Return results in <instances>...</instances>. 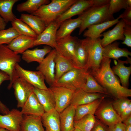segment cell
Returning <instances> with one entry per match:
<instances>
[{
  "label": "cell",
  "mask_w": 131,
  "mask_h": 131,
  "mask_svg": "<svg viewBox=\"0 0 131 131\" xmlns=\"http://www.w3.org/2000/svg\"><path fill=\"white\" fill-rule=\"evenodd\" d=\"M123 122L125 125H131V115Z\"/></svg>",
  "instance_id": "49"
},
{
  "label": "cell",
  "mask_w": 131,
  "mask_h": 131,
  "mask_svg": "<svg viewBox=\"0 0 131 131\" xmlns=\"http://www.w3.org/2000/svg\"><path fill=\"white\" fill-rule=\"evenodd\" d=\"M41 117L23 115L20 124V131H45Z\"/></svg>",
  "instance_id": "28"
},
{
  "label": "cell",
  "mask_w": 131,
  "mask_h": 131,
  "mask_svg": "<svg viewBox=\"0 0 131 131\" xmlns=\"http://www.w3.org/2000/svg\"><path fill=\"white\" fill-rule=\"evenodd\" d=\"M128 4L130 7H131V0H127Z\"/></svg>",
  "instance_id": "52"
},
{
  "label": "cell",
  "mask_w": 131,
  "mask_h": 131,
  "mask_svg": "<svg viewBox=\"0 0 131 131\" xmlns=\"http://www.w3.org/2000/svg\"><path fill=\"white\" fill-rule=\"evenodd\" d=\"M120 19L118 17L114 20L108 21L98 24L89 26L87 30L84 31V37L96 39L103 36L101 33L106 29L118 23Z\"/></svg>",
  "instance_id": "22"
},
{
  "label": "cell",
  "mask_w": 131,
  "mask_h": 131,
  "mask_svg": "<svg viewBox=\"0 0 131 131\" xmlns=\"http://www.w3.org/2000/svg\"><path fill=\"white\" fill-rule=\"evenodd\" d=\"M119 17L122 18L125 24L131 25V7L125 9Z\"/></svg>",
  "instance_id": "43"
},
{
  "label": "cell",
  "mask_w": 131,
  "mask_h": 131,
  "mask_svg": "<svg viewBox=\"0 0 131 131\" xmlns=\"http://www.w3.org/2000/svg\"><path fill=\"white\" fill-rule=\"evenodd\" d=\"M109 4L100 7L92 6L79 15L81 23L79 28V35L90 26L114 20L113 15L109 12Z\"/></svg>",
  "instance_id": "2"
},
{
  "label": "cell",
  "mask_w": 131,
  "mask_h": 131,
  "mask_svg": "<svg viewBox=\"0 0 131 131\" xmlns=\"http://www.w3.org/2000/svg\"><path fill=\"white\" fill-rule=\"evenodd\" d=\"M36 38L20 35L7 45V46L9 49L17 54H22L29 48L34 47V42Z\"/></svg>",
  "instance_id": "18"
},
{
  "label": "cell",
  "mask_w": 131,
  "mask_h": 131,
  "mask_svg": "<svg viewBox=\"0 0 131 131\" xmlns=\"http://www.w3.org/2000/svg\"><path fill=\"white\" fill-rule=\"evenodd\" d=\"M0 131H10L4 128L0 127Z\"/></svg>",
  "instance_id": "51"
},
{
  "label": "cell",
  "mask_w": 131,
  "mask_h": 131,
  "mask_svg": "<svg viewBox=\"0 0 131 131\" xmlns=\"http://www.w3.org/2000/svg\"><path fill=\"white\" fill-rule=\"evenodd\" d=\"M60 25L54 21L46 26L36 38L34 47L43 44L55 49L56 45L57 32Z\"/></svg>",
  "instance_id": "12"
},
{
  "label": "cell",
  "mask_w": 131,
  "mask_h": 131,
  "mask_svg": "<svg viewBox=\"0 0 131 131\" xmlns=\"http://www.w3.org/2000/svg\"><path fill=\"white\" fill-rule=\"evenodd\" d=\"M73 131H81L78 129L75 128L74 129Z\"/></svg>",
  "instance_id": "53"
},
{
  "label": "cell",
  "mask_w": 131,
  "mask_h": 131,
  "mask_svg": "<svg viewBox=\"0 0 131 131\" xmlns=\"http://www.w3.org/2000/svg\"><path fill=\"white\" fill-rule=\"evenodd\" d=\"M109 4V10L110 13L113 15L122 9H125L130 7L127 0H110Z\"/></svg>",
  "instance_id": "39"
},
{
  "label": "cell",
  "mask_w": 131,
  "mask_h": 131,
  "mask_svg": "<svg viewBox=\"0 0 131 131\" xmlns=\"http://www.w3.org/2000/svg\"><path fill=\"white\" fill-rule=\"evenodd\" d=\"M119 44V42L116 41L103 47V57L117 60L121 57H125L131 62V58L129 57L131 56V52L127 49L120 48Z\"/></svg>",
  "instance_id": "19"
},
{
  "label": "cell",
  "mask_w": 131,
  "mask_h": 131,
  "mask_svg": "<svg viewBox=\"0 0 131 131\" xmlns=\"http://www.w3.org/2000/svg\"><path fill=\"white\" fill-rule=\"evenodd\" d=\"M125 23L121 19L112 30L103 33V38L101 39V45L103 48L117 40L124 41L123 28Z\"/></svg>",
  "instance_id": "17"
},
{
  "label": "cell",
  "mask_w": 131,
  "mask_h": 131,
  "mask_svg": "<svg viewBox=\"0 0 131 131\" xmlns=\"http://www.w3.org/2000/svg\"><path fill=\"white\" fill-rule=\"evenodd\" d=\"M54 60L55 63V82L64 74L75 67H76L70 60L57 52Z\"/></svg>",
  "instance_id": "29"
},
{
  "label": "cell",
  "mask_w": 131,
  "mask_h": 131,
  "mask_svg": "<svg viewBox=\"0 0 131 131\" xmlns=\"http://www.w3.org/2000/svg\"><path fill=\"white\" fill-rule=\"evenodd\" d=\"M131 103V100L124 98L117 99L113 103V107L120 116L122 113Z\"/></svg>",
  "instance_id": "40"
},
{
  "label": "cell",
  "mask_w": 131,
  "mask_h": 131,
  "mask_svg": "<svg viewBox=\"0 0 131 131\" xmlns=\"http://www.w3.org/2000/svg\"><path fill=\"white\" fill-rule=\"evenodd\" d=\"M103 94L98 93H89L82 89H78L74 92L70 105L76 107L79 106L90 103L105 96Z\"/></svg>",
  "instance_id": "20"
},
{
  "label": "cell",
  "mask_w": 131,
  "mask_h": 131,
  "mask_svg": "<svg viewBox=\"0 0 131 131\" xmlns=\"http://www.w3.org/2000/svg\"><path fill=\"white\" fill-rule=\"evenodd\" d=\"M21 60L20 56L9 49L7 45H0V70L7 74L10 77L8 89L11 88L13 81L19 77L15 67Z\"/></svg>",
  "instance_id": "4"
},
{
  "label": "cell",
  "mask_w": 131,
  "mask_h": 131,
  "mask_svg": "<svg viewBox=\"0 0 131 131\" xmlns=\"http://www.w3.org/2000/svg\"><path fill=\"white\" fill-rule=\"evenodd\" d=\"M93 4L92 0H77L66 10L58 16L54 21L60 24L63 21L81 14Z\"/></svg>",
  "instance_id": "15"
},
{
  "label": "cell",
  "mask_w": 131,
  "mask_h": 131,
  "mask_svg": "<svg viewBox=\"0 0 131 131\" xmlns=\"http://www.w3.org/2000/svg\"><path fill=\"white\" fill-rule=\"evenodd\" d=\"M7 23L0 16V30L5 29Z\"/></svg>",
  "instance_id": "48"
},
{
  "label": "cell",
  "mask_w": 131,
  "mask_h": 131,
  "mask_svg": "<svg viewBox=\"0 0 131 131\" xmlns=\"http://www.w3.org/2000/svg\"><path fill=\"white\" fill-rule=\"evenodd\" d=\"M105 97L104 96L90 103L76 107L75 108L74 121L79 120L88 114L94 115Z\"/></svg>",
  "instance_id": "30"
},
{
  "label": "cell",
  "mask_w": 131,
  "mask_h": 131,
  "mask_svg": "<svg viewBox=\"0 0 131 131\" xmlns=\"http://www.w3.org/2000/svg\"><path fill=\"white\" fill-rule=\"evenodd\" d=\"M12 87L17 101V107L22 108L29 96L33 92L34 87L19 77L13 81Z\"/></svg>",
  "instance_id": "10"
},
{
  "label": "cell",
  "mask_w": 131,
  "mask_h": 131,
  "mask_svg": "<svg viewBox=\"0 0 131 131\" xmlns=\"http://www.w3.org/2000/svg\"><path fill=\"white\" fill-rule=\"evenodd\" d=\"M20 19L28 25L38 35L41 33L46 27L38 17L32 14H22Z\"/></svg>",
  "instance_id": "31"
},
{
  "label": "cell",
  "mask_w": 131,
  "mask_h": 131,
  "mask_svg": "<svg viewBox=\"0 0 131 131\" xmlns=\"http://www.w3.org/2000/svg\"><path fill=\"white\" fill-rule=\"evenodd\" d=\"M23 115L41 116L45 113L43 108L33 92L29 96L20 111Z\"/></svg>",
  "instance_id": "16"
},
{
  "label": "cell",
  "mask_w": 131,
  "mask_h": 131,
  "mask_svg": "<svg viewBox=\"0 0 131 131\" xmlns=\"http://www.w3.org/2000/svg\"><path fill=\"white\" fill-rule=\"evenodd\" d=\"M86 83L82 89L85 91L91 93H99L110 94L107 90L100 85L89 73V71L86 76Z\"/></svg>",
  "instance_id": "34"
},
{
  "label": "cell",
  "mask_w": 131,
  "mask_h": 131,
  "mask_svg": "<svg viewBox=\"0 0 131 131\" xmlns=\"http://www.w3.org/2000/svg\"><path fill=\"white\" fill-rule=\"evenodd\" d=\"M76 54L79 67L85 68L87 64L88 54L83 39H79L76 47Z\"/></svg>",
  "instance_id": "35"
},
{
  "label": "cell",
  "mask_w": 131,
  "mask_h": 131,
  "mask_svg": "<svg viewBox=\"0 0 131 131\" xmlns=\"http://www.w3.org/2000/svg\"><path fill=\"white\" fill-rule=\"evenodd\" d=\"M19 0H0V16L7 23L11 22L16 18L13 13L14 5Z\"/></svg>",
  "instance_id": "32"
},
{
  "label": "cell",
  "mask_w": 131,
  "mask_h": 131,
  "mask_svg": "<svg viewBox=\"0 0 131 131\" xmlns=\"http://www.w3.org/2000/svg\"><path fill=\"white\" fill-rule=\"evenodd\" d=\"M79 39L71 35L56 41L55 48L57 52L71 61L76 67H79L76 54V47Z\"/></svg>",
  "instance_id": "7"
},
{
  "label": "cell",
  "mask_w": 131,
  "mask_h": 131,
  "mask_svg": "<svg viewBox=\"0 0 131 131\" xmlns=\"http://www.w3.org/2000/svg\"><path fill=\"white\" fill-rule=\"evenodd\" d=\"M123 34L125 39L122 44L126 45L127 46L131 47V25L125 24L123 28Z\"/></svg>",
  "instance_id": "42"
},
{
  "label": "cell",
  "mask_w": 131,
  "mask_h": 131,
  "mask_svg": "<svg viewBox=\"0 0 131 131\" xmlns=\"http://www.w3.org/2000/svg\"><path fill=\"white\" fill-rule=\"evenodd\" d=\"M51 50L50 47L47 46L41 49L36 48L31 50L28 49L22 54L21 58L28 63L36 62L40 64L44 60L45 56Z\"/></svg>",
  "instance_id": "25"
},
{
  "label": "cell",
  "mask_w": 131,
  "mask_h": 131,
  "mask_svg": "<svg viewBox=\"0 0 131 131\" xmlns=\"http://www.w3.org/2000/svg\"><path fill=\"white\" fill-rule=\"evenodd\" d=\"M125 125L122 122L118 123L109 127L107 131H125Z\"/></svg>",
  "instance_id": "44"
},
{
  "label": "cell",
  "mask_w": 131,
  "mask_h": 131,
  "mask_svg": "<svg viewBox=\"0 0 131 131\" xmlns=\"http://www.w3.org/2000/svg\"><path fill=\"white\" fill-rule=\"evenodd\" d=\"M77 0H52L49 4L41 6L32 15L38 17L46 27L55 21Z\"/></svg>",
  "instance_id": "3"
},
{
  "label": "cell",
  "mask_w": 131,
  "mask_h": 131,
  "mask_svg": "<svg viewBox=\"0 0 131 131\" xmlns=\"http://www.w3.org/2000/svg\"><path fill=\"white\" fill-rule=\"evenodd\" d=\"M118 63L112 69L115 74L118 75L120 78L122 85L128 88L129 84V78L131 73V66L127 67L124 65L125 64H130L131 62L127 60L122 61L118 59Z\"/></svg>",
  "instance_id": "26"
},
{
  "label": "cell",
  "mask_w": 131,
  "mask_h": 131,
  "mask_svg": "<svg viewBox=\"0 0 131 131\" xmlns=\"http://www.w3.org/2000/svg\"><path fill=\"white\" fill-rule=\"evenodd\" d=\"M96 121L94 115L88 114L79 120L74 121V126L81 131H91Z\"/></svg>",
  "instance_id": "36"
},
{
  "label": "cell",
  "mask_w": 131,
  "mask_h": 131,
  "mask_svg": "<svg viewBox=\"0 0 131 131\" xmlns=\"http://www.w3.org/2000/svg\"><path fill=\"white\" fill-rule=\"evenodd\" d=\"M110 0H92V6L100 7L105 5L109 3Z\"/></svg>",
  "instance_id": "47"
},
{
  "label": "cell",
  "mask_w": 131,
  "mask_h": 131,
  "mask_svg": "<svg viewBox=\"0 0 131 131\" xmlns=\"http://www.w3.org/2000/svg\"><path fill=\"white\" fill-rule=\"evenodd\" d=\"M111 62L110 59L103 57L99 66L89 70V72L98 83L116 99L131 97V89L120 84L111 68Z\"/></svg>",
  "instance_id": "1"
},
{
  "label": "cell",
  "mask_w": 131,
  "mask_h": 131,
  "mask_svg": "<svg viewBox=\"0 0 131 131\" xmlns=\"http://www.w3.org/2000/svg\"><path fill=\"white\" fill-rule=\"evenodd\" d=\"M94 114L101 122L108 127L122 122L120 116L110 104H106L99 106Z\"/></svg>",
  "instance_id": "13"
},
{
  "label": "cell",
  "mask_w": 131,
  "mask_h": 131,
  "mask_svg": "<svg viewBox=\"0 0 131 131\" xmlns=\"http://www.w3.org/2000/svg\"><path fill=\"white\" fill-rule=\"evenodd\" d=\"M23 115L20 111L14 108L8 114H0V127L10 131H20V124Z\"/></svg>",
  "instance_id": "14"
},
{
  "label": "cell",
  "mask_w": 131,
  "mask_h": 131,
  "mask_svg": "<svg viewBox=\"0 0 131 131\" xmlns=\"http://www.w3.org/2000/svg\"><path fill=\"white\" fill-rule=\"evenodd\" d=\"M41 118L45 131H61L59 113L55 109L45 112Z\"/></svg>",
  "instance_id": "21"
},
{
  "label": "cell",
  "mask_w": 131,
  "mask_h": 131,
  "mask_svg": "<svg viewBox=\"0 0 131 131\" xmlns=\"http://www.w3.org/2000/svg\"><path fill=\"white\" fill-rule=\"evenodd\" d=\"M56 52L55 49L51 50L36 68L42 74L45 80L50 87L53 85L55 82L54 59Z\"/></svg>",
  "instance_id": "8"
},
{
  "label": "cell",
  "mask_w": 131,
  "mask_h": 131,
  "mask_svg": "<svg viewBox=\"0 0 131 131\" xmlns=\"http://www.w3.org/2000/svg\"><path fill=\"white\" fill-rule=\"evenodd\" d=\"M11 22L13 27L20 35L36 38L38 35L26 24L20 18H16Z\"/></svg>",
  "instance_id": "37"
},
{
  "label": "cell",
  "mask_w": 131,
  "mask_h": 131,
  "mask_svg": "<svg viewBox=\"0 0 131 131\" xmlns=\"http://www.w3.org/2000/svg\"><path fill=\"white\" fill-rule=\"evenodd\" d=\"M83 39L88 54V61L85 68L89 70L98 67L103 58V48L101 44V39L86 37Z\"/></svg>",
  "instance_id": "6"
},
{
  "label": "cell",
  "mask_w": 131,
  "mask_h": 131,
  "mask_svg": "<svg viewBox=\"0 0 131 131\" xmlns=\"http://www.w3.org/2000/svg\"><path fill=\"white\" fill-rule=\"evenodd\" d=\"M76 107L70 105L59 113L61 131H73Z\"/></svg>",
  "instance_id": "24"
},
{
  "label": "cell",
  "mask_w": 131,
  "mask_h": 131,
  "mask_svg": "<svg viewBox=\"0 0 131 131\" xmlns=\"http://www.w3.org/2000/svg\"><path fill=\"white\" fill-rule=\"evenodd\" d=\"M33 92L42 105L45 112L55 109V103L54 96L51 90L41 89L34 87Z\"/></svg>",
  "instance_id": "23"
},
{
  "label": "cell",
  "mask_w": 131,
  "mask_h": 131,
  "mask_svg": "<svg viewBox=\"0 0 131 131\" xmlns=\"http://www.w3.org/2000/svg\"><path fill=\"white\" fill-rule=\"evenodd\" d=\"M15 68L19 77L25 80L35 87L42 90L48 89L45 83L44 77L40 71L26 70L18 64L16 65Z\"/></svg>",
  "instance_id": "11"
},
{
  "label": "cell",
  "mask_w": 131,
  "mask_h": 131,
  "mask_svg": "<svg viewBox=\"0 0 131 131\" xmlns=\"http://www.w3.org/2000/svg\"><path fill=\"white\" fill-rule=\"evenodd\" d=\"M88 72L85 68L75 67L63 74L52 86L64 87L75 91L82 89L86 83Z\"/></svg>",
  "instance_id": "5"
},
{
  "label": "cell",
  "mask_w": 131,
  "mask_h": 131,
  "mask_svg": "<svg viewBox=\"0 0 131 131\" xmlns=\"http://www.w3.org/2000/svg\"><path fill=\"white\" fill-rule=\"evenodd\" d=\"M10 80V77L7 74L0 70V86L4 81ZM10 111L9 109L0 100V112L4 115L8 114Z\"/></svg>",
  "instance_id": "41"
},
{
  "label": "cell",
  "mask_w": 131,
  "mask_h": 131,
  "mask_svg": "<svg viewBox=\"0 0 131 131\" xmlns=\"http://www.w3.org/2000/svg\"><path fill=\"white\" fill-rule=\"evenodd\" d=\"M81 23V20L79 16L75 19L70 18L62 22L57 32L56 41L71 35L75 29L79 27Z\"/></svg>",
  "instance_id": "27"
},
{
  "label": "cell",
  "mask_w": 131,
  "mask_h": 131,
  "mask_svg": "<svg viewBox=\"0 0 131 131\" xmlns=\"http://www.w3.org/2000/svg\"><path fill=\"white\" fill-rule=\"evenodd\" d=\"M125 131H131V125H125Z\"/></svg>",
  "instance_id": "50"
},
{
  "label": "cell",
  "mask_w": 131,
  "mask_h": 131,
  "mask_svg": "<svg viewBox=\"0 0 131 131\" xmlns=\"http://www.w3.org/2000/svg\"><path fill=\"white\" fill-rule=\"evenodd\" d=\"M91 131H107L103 123L96 120V123Z\"/></svg>",
  "instance_id": "45"
},
{
  "label": "cell",
  "mask_w": 131,
  "mask_h": 131,
  "mask_svg": "<svg viewBox=\"0 0 131 131\" xmlns=\"http://www.w3.org/2000/svg\"><path fill=\"white\" fill-rule=\"evenodd\" d=\"M131 103L122 113L120 116L123 121L131 115Z\"/></svg>",
  "instance_id": "46"
},
{
  "label": "cell",
  "mask_w": 131,
  "mask_h": 131,
  "mask_svg": "<svg viewBox=\"0 0 131 131\" xmlns=\"http://www.w3.org/2000/svg\"><path fill=\"white\" fill-rule=\"evenodd\" d=\"M19 34L13 27L0 30V45L9 44Z\"/></svg>",
  "instance_id": "38"
},
{
  "label": "cell",
  "mask_w": 131,
  "mask_h": 131,
  "mask_svg": "<svg viewBox=\"0 0 131 131\" xmlns=\"http://www.w3.org/2000/svg\"><path fill=\"white\" fill-rule=\"evenodd\" d=\"M50 2L49 0H27L18 4L16 9L19 12H26L32 14L41 6Z\"/></svg>",
  "instance_id": "33"
},
{
  "label": "cell",
  "mask_w": 131,
  "mask_h": 131,
  "mask_svg": "<svg viewBox=\"0 0 131 131\" xmlns=\"http://www.w3.org/2000/svg\"><path fill=\"white\" fill-rule=\"evenodd\" d=\"M49 88L54 97L55 103V109L60 113L70 105L75 91L62 87L52 86Z\"/></svg>",
  "instance_id": "9"
}]
</instances>
